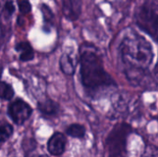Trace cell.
Wrapping results in <instances>:
<instances>
[{"label": "cell", "mask_w": 158, "mask_h": 157, "mask_svg": "<svg viewBox=\"0 0 158 157\" xmlns=\"http://www.w3.org/2000/svg\"><path fill=\"white\" fill-rule=\"evenodd\" d=\"M82 10V0H63L62 11L65 17L71 21L77 20Z\"/></svg>", "instance_id": "9c48e42d"}, {"label": "cell", "mask_w": 158, "mask_h": 157, "mask_svg": "<svg viewBox=\"0 0 158 157\" xmlns=\"http://www.w3.org/2000/svg\"><path fill=\"white\" fill-rule=\"evenodd\" d=\"M67 147V137L64 133L60 131L54 132L47 141L46 148L50 155L61 156Z\"/></svg>", "instance_id": "8992f818"}, {"label": "cell", "mask_w": 158, "mask_h": 157, "mask_svg": "<svg viewBox=\"0 0 158 157\" xmlns=\"http://www.w3.org/2000/svg\"><path fill=\"white\" fill-rule=\"evenodd\" d=\"M15 96V91L11 84L0 80V100L11 101Z\"/></svg>", "instance_id": "7c38bea8"}, {"label": "cell", "mask_w": 158, "mask_h": 157, "mask_svg": "<svg viewBox=\"0 0 158 157\" xmlns=\"http://www.w3.org/2000/svg\"><path fill=\"white\" fill-rule=\"evenodd\" d=\"M79 64L81 85L92 95L118 86L114 78L105 69L103 59L93 44L85 43L81 46Z\"/></svg>", "instance_id": "7a4b0ae2"}, {"label": "cell", "mask_w": 158, "mask_h": 157, "mask_svg": "<svg viewBox=\"0 0 158 157\" xmlns=\"http://www.w3.org/2000/svg\"><path fill=\"white\" fill-rule=\"evenodd\" d=\"M40 9L42 11V15H43V18H44V27L51 28V26L53 25L54 18H55V15H54L52 9L46 4H42L40 6Z\"/></svg>", "instance_id": "5bb4252c"}, {"label": "cell", "mask_w": 158, "mask_h": 157, "mask_svg": "<svg viewBox=\"0 0 158 157\" xmlns=\"http://www.w3.org/2000/svg\"><path fill=\"white\" fill-rule=\"evenodd\" d=\"M16 7L12 2V0H7L6 3H5V6H4V12L6 14L7 17H11L12 14L14 13Z\"/></svg>", "instance_id": "e0dca14e"}, {"label": "cell", "mask_w": 158, "mask_h": 157, "mask_svg": "<svg viewBox=\"0 0 158 157\" xmlns=\"http://www.w3.org/2000/svg\"><path fill=\"white\" fill-rule=\"evenodd\" d=\"M78 64L79 59L74 53L65 52L60 56L59 68L61 72L67 76H73L75 74Z\"/></svg>", "instance_id": "ba28073f"}, {"label": "cell", "mask_w": 158, "mask_h": 157, "mask_svg": "<svg viewBox=\"0 0 158 157\" xmlns=\"http://www.w3.org/2000/svg\"><path fill=\"white\" fill-rule=\"evenodd\" d=\"M18 5H19V9L22 14H28L31 10V5L28 0H19Z\"/></svg>", "instance_id": "2e32d148"}, {"label": "cell", "mask_w": 158, "mask_h": 157, "mask_svg": "<svg viewBox=\"0 0 158 157\" xmlns=\"http://www.w3.org/2000/svg\"><path fill=\"white\" fill-rule=\"evenodd\" d=\"M38 157H50L48 155H38Z\"/></svg>", "instance_id": "d6986e66"}, {"label": "cell", "mask_w": 158, "mask_h": 157, "mask_svg": "<svg viewBox=\"0 0 158 157\" xmlns=\"http://www.w3.org/2000/svg\"><path fill=\"white\" fill-rule=\"evenodd\" d=\"M36 108L40 115L44 118H55L60 114L61 107L59 104L50 98H45L42 101H38Z\"/></svg>", "instance_id": "52a82bcc"}, {"label": "cell", "mask_w": 158, "mask_h": 157, "mask_svg": "<svg viewBox=\"0 0 158 157\" xmlns=\"http://www.w3.org/2000/svg\"><path fill=\"white\" fill-rule=\"evenodd\" d=\"M2 2H3V0H0V6H1V5H2Z\"/></svg>", "instance_id": "ffe728a7"}, {"label": "cell", "mask_w": 158, "mask_h": 157, "mask_svg": "<svg viewBox=\"0 0 158 157\" xmlns=\"http://www.w3.org/2000/svg\"><path fill=\"white\" fill-rule=\"evenodd\" d=\"M133 131L129 123H117L108 132L105 141L106 157H127L128 140Z\"/></svg>", "instance_id": "3957f363"}, {"label": "cell", "mask_w": 158, "mask_h": 157, "mask_svg": "<svg viewBox=\"0 0 158 157\" xmlns=\"http://www.w3.org/2000/svg\"><path fill=\"white\" fill-rule=\"evenodd\" d=\"M86 127L80 123H72L65 130V135L78 140H83L86 136Z\"/></svg>", "instance_id": "8fae6325"}, {"label": "cell", "mask_w": 158, "mask_h": 157, "mask_svg": "<svg viewBox=\"0 0 158 157\" xmlns=\"http://www.w3.org/2000/svg\"><path fill=\"white\" fill-rule=\"evenodd\" d=\"M14 128L8 122H1L0 123V145L6 143L13 135Z\"/></svg>", "instance_id": "4fadbf2b"}, {"label": "cell", "mask_w": 158, "mask_h": 157, "mask_svg": "<svg viewBox=\"0 0 158 157\" xmlns=\"http://www.w3.org/2000/svg\"><path fill=\"white\" fill-rule=\"evenodd\" d=\"M143 157H157V151L156 148H146L144 155H143Z\"/></svg>", "instance_id": "ac0fdd59"}, {"label": "cell", "mask_w": 158, "mask_h": 157, "mask_svg": "<svg viewBox=\"0 0 158 157\" xmlns=\"http://www.w3.org/2000/svg\"><path fill=\"white\" fill-rule=\"evenodd\" d=\"M15 50L18 52L19 59L21 62H30L34 59V50L31 43L27 41H22L15 45Z\"/></svg>", "instance_id": "30bf717a"}, {"label": "cell", "mask_w": 158, "mask_h": 157, "mask_svg": "<svg viewBox=\"0 0 158 157\" xmlns=\"http://www.w3.org/2000/svg\"><path fill=\"white\" fill-rule=\"evenodd\" d=\"M118 55L128 81L134 86L139 85L154 62L153 45L144 36L131 31L122 38Z\"/></svg>", "instance_id": "6da1fadb"}, {"label": "cell", "mask_w": 158, "mask_h": 157, "mask_svg": "<svg viewBox=\"0 0 158 157\" xmlns=\"http://www.w3.org/2000/svg\"><path fill=\"white\" fill-rule=\"evenodd\" d=\"M157 3L156 0L144 1L135 12L136 25L153 38L157 41Z\"/></svg>", "instance_id": "277c9868"}, {"label": "cell", "mask_w": 158, "mask_h": 157, "mask_svg": "<svg viewBox=\"0 0 158 157\" xmlns=\"http://www.w3.org/2000/svg\"><path fill=\"white\" fill-rule=\"evenodd\" d=\"M6 114L17 126H22L33 114V108L22 98H16L11 101L6 108Z\"/></svg>", "instance_id": "5b68a950"}, {"label": "cell", "mask_w": 158, "mask_h": 157, "mask_svg": "<svg viewBox=\"0 0 158 157\" xmlns=\"http://www.w3.org/2000/svg\"><path fill=\"white\" fill-rule=\"evenodd\" d=\"M37 143L34 138H25L22 142V150L24 154L27 155L29 153L35 150Z\"/></svg>", "instance_id": "9a60e30c"}]
</instances>
